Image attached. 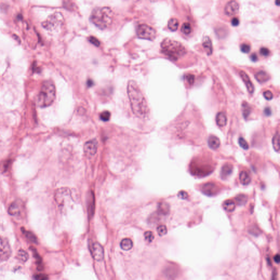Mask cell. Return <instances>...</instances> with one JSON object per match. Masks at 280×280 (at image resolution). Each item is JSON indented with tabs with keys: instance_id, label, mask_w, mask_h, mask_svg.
Segmentation results:
<instances>
[{
	"instance_id": "1",
	"label": "cell",
	"mask_w": 280,
	"mask_h": 280,
	"mask_svg": "<svg viewBox=\"0 0 280 280\" xmlns=\"http://www.w3.org/2000/svg\"><path fill=\"white\" fill-rule=\"evenodd\" d=\"M127 93L133 113L141 118H146L149 114V108L146 100L136 82L133 80L129 81Z\"/></svg>"
},
{
	"instance_id": "2",
	"label": "cell",
	"mask_w": 280,
	"mask_h": 280,
	"mask_svg": "<svg viewBox=\"0 0 280 280\" xmlns=\"http://www.w3.org/2000/svg\"><path fill=\"white\" fill-rule=\"evenodd\" d=\"M161 52L172 61H177L187 54L185 45L178 41L165 38L161 43Z\"/></svg>"
},
{
	"instance_id": "3",
	"label": "cell",
	"mask_w": 280,
	"mask_h": 280,
	"mask_svg": "<svg viewBox=\"0 0 280 280\" xmlns=\"http://www.w3.org/2000/svg\"><path fill=\"white\" fill-rule=\"evenodd\" d=\"M113 17V11L109 7H96L92 10L90 19L96 26L104 30L111 25Z\"/></svg>"
},
{
	"instance_id": "4",
	"label": "cell",
	"mask_w": 280,
	"mask_h": 280,
	"mask_svg": "<svg viewBox=\"0 0 280 280\" xmlns=\"http://www.w3.org/2000/svg\"><path fill=\"white\" fill-rule=\"evenodd\" d=\"M56 89L54 84L51 80L43 82L38 96V105L42 108L51 106L54 101Z\"/></svg>"
},
{
	"instance_id": "5",
	"label": "cell",
	"mask_w": 280,
	"mask_h": 280,
	"mask_svg": "<svg viewBox=\"0 0 280 280\" xmlns=\"http://www.w3.org/2000/svg\"><path fill=\"white\" fill-rule=\"evenodd\" d=\"M64 22V17L61 13H54L42 23L43 27L48 31H54L62 26Z\"/></svg>"
},
{
	"instance_id": "6",
	"label": "cell",
	"mask_w": 280,
	"mask_h": 280,
	"mask_svg": "<svg viewBox=\"0 0 280 280\" xmlns=\"http://www.w3.org/2000/svg\"><path fill=\"white\" fill-rule=\"evenodd\" d=\"M136 34L137 36L140 38L150 41L154 40L157 36L155 30L147 24L139 25L137 26Z\"/></svg>"
},
{
	"instance_id": "7",
	"label": "cell",
	"mask_w": 280,
	"mask_h": 280,
	"mask_svg": "<svg viewBox=\"0 0 280 280\" xmlns=\"http://www.w3.org/2000/svg\"><path fill=\"white\" fill-rule=\"evenodd\" d=\"M12 254V249L8 240L0 236V262L8 259Z\"/></svg>"
},
{
	"instance_id": "8",
	"label": "cell",
	"mask_w": 280,
	"mask_h": 280,
	"mask_svg": "<svg viewBox=\"0 0 280 280\" xmlns=\"http://www.w3.org/2000/svg\"><path fill=\"white\" fill-rule=\"evenodd\" d=\"M90 252L92 257L97 261L103 259L104 251L103 246L97 243H94L90 248Z\"/></svg>"
},
{
	"instance_id": "9",
	"label": "cell",
	"mask_w": 280,
	"mask_h": 280,
	"mask_svg": "<svg viewBox=\"0 0 280 280\" xmlns=\"http://www.w3.org/2000/svg\"><path fill=\"white\" fill-rule=\"evenodd\" d=\"M239 4L235 1H230L226 4L224 13L226 15L231 17L238 13L239 10Z\"/></svg>"
},
{
	"instance_id": "10",
	"label": "cell",
	"mask_w": 280,
	"mask_h": 280,
	"mask_svg": "<svg viewBox=\"0 0 280 280\" xmlns=\"http://www.w3.org/2000/svg\"><path fill=\"white\" fill-rule=\"evenodd\" d=\"M98 148V143L95 139L88 141L84 146V151L86 155L92 156L95 154Z\"/></svg>"
},
{
	"instance_id": "11",
	"label": "cell",
	"mask_w": 280,
	"mask_h": 280,
	"mask_svg": "<svg viewBox=\"0 0 280 280\" xmlns=\"http://www.w3.org/2000/svg\"><path fill=\"white\" fill-rule=\"evenodd\" d=\"M201 190L204 194L208 196H212L217 193L218 188L217 185L214 183L208 182L202 185Z\"/></svg>"
},
{
	"instance_id": "12",
	"label": "cell",
	"mask_w": 280,
	"mask_h": 280,
	"mask_svg": "<svg viewBox=\"0 0 280 280\" xmlns=\"http://www.w3.org/2000/svg\"><path fill=\"white\" fill-rule=\"evenodd\" d=\"M240 75L245 84H246V88L248 92L250 94H253L254 91V87L249 76L243 71H241L240 72Z\"/></svg>"
},
{
	"instance_id": "13",
	"label": "cell",
	"mask_w": 280,
	"mask_h": 280,
	"mask_svg": "<svg viewBox=\"0 0 280 280\" xmlns=\"http://www.w3.org/2000/svg\"><path fill=\"white\" fill-rule=\"evenodd\" d=\"M22 208V203L19 201H15L10 204L8 212L10 215H17L21 212Z\"/></svg>"
},
{
	"instance_id": "14",
	"label": "cell",
	"mask_w": 280,
	"mask_h": 280,
	"mask_svg": "<svg viewBox=\"0 0 280 280\" xmlns=\"http://www.w3.org/2000/svg\"><path fill=\"white\" fill-rule=\"evenodd\" d=\"M202 47L206 54L210 55L213 53V45L212 41L208 36H205L202 40Z\"/></svg>"
},
{
	"instance_id": "15",
	"label": "cell",
	"mask_w": 280,
	"mask_h": 280,
	"mask_svg": "<svg viewBox=\"0 0 280 280\" xmlns=\"http://www.w3.org/2000/svg\"><path fill=\"white\" fill-rule=\"evenodd\" d=\"M233 167L232 164H226L222 167L221 171V176L222 179H226L232 173Z\"/></svg>"
},
{
	"instance_id": "16",
	"label": "cell",
	"mask_w": 280,
	"mask_h": 280,
	"mask_svg": "<svg viewBox=\"0 0 280 280\" xmlns=\"http://www.w3.org/2000/svg\"><path fill=\"white\" fill-rule=\"evenodd\" d=\"M208 144L209 147L212 150H215L218 149L220 146V140L217 137L214 135H211L208 138Z\"/></svg>"
},
{
	"instance_id": "17",
	"label": "cell",
	"mask_w": 280,
	"mask_h": 280,
	"mask_svg": "<svg viewBox=\"0 0 280 280\" xmlns=\"http://www.w3.org/2000/svg\"><path fill=\"white\" fill-rule=\"evenodd\" d=\"M215 121L219 127H223L226 126L227 123V117L226 114L222 112H220L217 113L215 118Z\"/></svg>"
},
{
	"instance_id": "18",
	"label": "cell",
	"mask_w": 280,
	"mask_h": 280,
	"mask_svg": "<svg viewBox=\"0 0 280 280\" xmlns=\"http://www.w3.org/2000/svg\"><path fill=\"white\" fill-rule=\"evenodd\" d=\"M255 78L258 82H259L260 83H263L267 82L269 79L270 76L265 71H259L256 73Z\"/></svg>"
},
{
	"instance_id": "19",
	"label": "cell",
	"mask_w": 280,
	"mask_h": 280,
	"mask_svg": "<svg viewBox=\"0 0 280 280\" xmlns=\"http://www.w3.org/2000/svg\"><path fill=\"white\" fill-rule=\"evenodd\" d=\"M239 180L241 183L243 185H249L251 181L248 173L245 171H242L240 173Z\"/></svg>"
},
{
	"instance_id": "20",
	"label": "cell",
	"mask_w": 280,
	"mask_h": 280,
	"mask_svg": "<svg viewBox=\"0 0 280 280\" xmlns=\"http://www.w3.org/2000/svg\"><path fill=\"white\" fill-rule=\"evenodd\" d=\"M120 246V248L124 251H129L133 248V243L130 239L125 238L121 241Z\"/></svg>"
},
{
	"instance_id": "21",
	"label": "cell",
	"mask_w": 280,
	"mask_h": 280,
	"mask_svg": "<svg viewBox=\"0 0 280 280\" xmlns=\"http://www.w3.org/2000/svg\"><path fill=\"white\" fill-rule=\"evenodd\" d=\"M88 213L90 217H92L95 211V198L94 195L92 193L89 195L88 199Z\"/></svg>"
},
{
	"instance_id": "22",
	"label": "cell",
	"mask_w": 280,
	"mask_h": 280,
	"mask_svg": "<svg viewBox=\"0 0 280 280\" xmlns=\"http://www.w3.org/2000/svg\"><path fill=\"white\" fill-rule=\"evenodd\" d=\"M223 207L226 212H233L235 209V202L232 200H227L223 202Z\"/></svg>"
},
{
	"instance_id": "23",
	"label": "cell",
	"mask_w": 280,
	"mask_h": 280,
	"mask_svg": "<svg viewBox=\"0 0 280 280\" xmlns=\"http://www.w3.org/2000/svg\"><path fill=\"white\" fill-rule=\"evenodd\" d=\"M30 248L32 249V251L34 253V256L36 260V263L37 264L38 269L39 270H42L43 269V261L41 256L39 255V254L37 252V250L34 247H31Z\"/></svg>"
},
{
	"instance_id": "24",
	"label": "cell",
	"mask_w": 280,
	"mask_h": 280,
	"mask_svg": "<svg viewBox=\"0 0 280 280\" xmlns=\"http://www.w3.org/2000/svg\"><path fill=\"white\" fill-rule=\"evenodd\" d=\"M170 211L169 206L167 203L161 202L158 206V214L161 215H166Z\"/></svg>"
},
{
	"instance_id": "25",
	"label": "cell",
	"mask_w": 280,
	"mask_h": 280,
	"mask_svg": "<svg viewBox=\"0 0 280 280\" xmlns=\"http://www.w3.org/2000/svg\"><path fill=\"white\" fill-rule=\"evenodd\" d=\"M167 26L170 30L171 31H176L178 29L179 26V21L176 18H171L167 24Z\"/></svg>"
},
{
	"instance_id": "26",
	"label": "cell",
	"mask_w": 280,
	"mask_h": 280,
	"mask_svg": "<svg viewBox=\"0 0 280 280\" xmlns=\"http://www.w3.org/2000/svg\"><path fill=\"white\" fill-rule=\"evenodd\" d=\"M21 231H22V232H23V234L26 236V237L27 238V239L29 240L30 241H31V243H34L35 244L37 243V238L34 233H32L31 232H29V231L25 230L23 228L21 229Z\"/></svg>"
},
{
	"instance_id": "27",
	"label": "cell",
	"mask_w": 280,
	"mask_h": 280,
	"mask_svg": "<svg viewBox=\"0 0 280 280\" xmlns=\"http://www.w3.org/2000/svg\"><path fill=\"white\" fill-rule=\"evenodd\" d=\"M17 257L18 259L23 263L26 262L29 258L28 253L25 251H24V249H19L18 251Z\"/></svg>"
},
{
	"instance_id": "28",
	"label": "cell",
	"mask_w": 280,
	"mask_h": 280,
	"mask_svg": "<svg viewBox=\"0 0 280 280\" xmlns=\"http://www.w3.org/2000/svg\"><path fill=\"white\" fill-rule=\"evenodd\" d=\"M273 149L277 152L280 151V135L279 133H277L273 138Z\"/></svg>"
},
{
	"instance_id": "29",
	"label": "cell",
	"mask_w": 280,
	"mask_h": 280,
	"mask_svg": "<svg viewBox=\"0 0 280 280\" xmlns=\"http://www.w3.org/2000/svg\"><path fill=\"white\" fill-rule=\"evenodd\" d=\"M242 109H243V116L245 119H247L248 117L249 116L251 113V107L248 103H247L246 101H244L242 105Z\"/></svg>"
},
{
	"instance_id": "30",
	"label": "cell",
	"mask_w": 280,
	"mask_h": 280,
	"mask_svg": "<svg viewBox=\"0 0 280 280\" xmlns=\"http://www.w3.org/2000/svg\"><path fill=\"white\" fill-rule=\"evenodd\" d=\"M181 32L184 34H190L192 31L191 25L188 22L184 23L181 27Z\"/></svg>"
},
{
	"instance_id": "31",
	"label": "cell",
	"mask_w": 280,
	"mask_h": 280,
	"mask_svg": "<svg viewBox=\"0 0 280 280\" xmlns=\"http://www.w3.org/2000/svg\"><path fill=\"white\" fill-rule=\"evenodd\" d=\"M236 202L237 205H245L247 202V197L245 195H239L236 197Z\"/></svg>"
},
{
	"instance_id": "32",
	"label": "cell",
	"mask_w": 280,
	"mask_h": 280,
	"mask_svg": "<svg viewBox=\"0 0 280 280\" xmlns=\"http://www.w3.org/2000/svg\"><path fill=\"white\" fill-rule=\"evenodd\" d=\"M158 234L161 236L165 235L167 232V229L166 226L164 225H160L157 227Z\"/></svg>"
},
{
	"instance_id": "33",
	"label": "cell",
	"mask_w": 280,
	"mask_h": 280,
	"mask_svg": "<svg viewBox=\"0 0 280 280\" xmlns=\"http://www.w3.org/2000/svg\"><path fill=\"white\" fill-rule=\"evenodd\" d=\"M100 119L103 122H107L111 118V113L108 111H105L101 113L100 115Z\"/></svg>"
},
{
	"instance_id": "34",
	"label": "cell",
	"mask_w": 280,
	"mask_h": 280,
	"mask_svg": "<svg viewBox=\"0 0 280 280\" xmlns=\"http://www.w3.org/2000/svg\"><path fill=\"white\" fill-rule=\"evenodd\" d=\"M144 236L145 240L148 243H151L153 241L154 239V235L153 233L150 231H147L144 232Z\"/></svg>"
},
{
	"instance_id": "35",
	"label": "cell",
	"mask_w": 280,
	"mask_h": 280,
	"mask_svg": "<svg viewBox=\"0 0 280 280\" xmlns=\"http://www.w3.org/2000/svg\"><path fill=\"white\" fill-rule=\"evenodd\" d=\"M63 6L68 10H75V4L71 1H64L63 2Z\"/></svg>"
},
{
	"instance_id": "36",
	"label": "cell",
	"mask_w": 280,
	"mask_h": 280,
	"mask_svg": "<svg viewBox=\"0 0 280 280\" xmlns=\"http://www.w3.org/2000/svg\"><path fill=\"white\" fill-rule=\"evenodd\" d=\"M239 144L240 147L245 150H247L249 148V145L247 142L246 140H245L243 137H240L239 140Z\"/></svg>"
},
{
	"instance_id": "37",
	"label": "cell",
	"mask_w": 280,
	"mask_h": 280,
	"mask_svg": "<svg viewBox=\"0 0 280 280\" xmlns=\"http://www.w3.org/2000/svg\"><path fill=\"white\" fill-rule=\"evenodd\" d=\"M240 50L243 53H248L251 51V47L249 45L243 43L240 45Z\"/></svg>"
},
{
	"instance_id": "38",
	"label": "cell",
	"mask_w": 280,
	"mask_h": 280,
	"mask_svg": "<svg viewBox=\"0 0 280 280\" xmlns=\"http://www.w3.org/2000/svg\"><path fill=\"white\" fill-rule=\"evenodd\" d=\"M185 80L189 85H193L195 81V75L191 74H188L185 75Z\"/></svg>"
},
{
	"instance_id": "39",
	"label": "cell",
	"mask_w": 280,
	"mask_h": 280,
	"mask_svg": "<svg viewBox=\"0 0 280 280\" xmlns=\"http://www.w3.org/2000/svg\"><path fill=\"white\" fill-rule=\"evenodd\" d=\"M88 41L91 43H92V45H95V46H99L100 45V41H99V40L97 38H96L95 37H94V36H90L88 38Z\"/></svg>"
},
{
	"instance_id": "40",
	"label": "cell",
	"mask_w": 280,
	"mask_h": 280,
	"mask_svg": "<svg viewBox=\"0 0 280 280\" xmlns=\"http://www.w3.org/2000/svg\"><path fill=\"white\" fill-rule=\"evenodd\" d=\"M263 96L264 98L267 100H271L273 98V94L270 90H267L263 92Z\"/></svg>"
},
{
	"instance_id": "41",
	"label": "cell",
	"mask_w": 280,
	"mask_h": 280,
	"mask_svg": "<svg viewBox=\"0 0 280 280\" xmlns=\"http://www.w3.org/2000/svg\"><path fill=\"white\" fill-rule=\"evenodd\" d=\"M260 53L263 56L267 57L270 54V51L268 48L263 47L260 49Z\"/></svg>"
},
{
	"instance_id": "42",
	"label": "cell",
	"mask_w": 280,
	"mask_h": 280,
	"mask_svg": "<svg viewBox=\"0 0 280 280\" xmlns=\"http://www.w3.org/2000/svg\"><path fill=\"white\" fill-rule=\"evenodd\" d=\"M35 279L36 280H48V277L45 274H38L35 275Z\"/></svg>"
},
{
	"instance_id": "43",
	"label": "cell",
	"mask_w": 280,
	"mask_h": 280,
	"mask_svg": "<svg viewBox=\"0 0 280 280\" xmlns=\"http://www.w3.org/2000/svg\"><path fill=\"white\" fill-rule=\"evenodd\" d=\"M178 196L180 198L182 199H186L188 198V193L185 191H180L178 193Z\"/></svg>"
},
{
	"instance_id": "44",
	"label": "cell",
	"mask_w": 280,
	"mask_h": 280,
	"mask_svg": "<svg viewBox=\"0 0 280 280\" xmlns=\"http://www.w3.org/2000/svg\"><path fill=\"white\" fill-rule=\"evenodd\" d=\"M231 24L233 26H237L240 24L239 19L237 18H234L231 21Z\"/></svg>"
},
{
	"instance_id": "45",
	"label": "cell",
	"mask_w": 280,
	"mask_h": 280,
	"mask_svg": "<svg viewBox=\"0 0 280 280\" xmlns=\"http://www.w3.org/2000/svg\"><path fill=\"white\" fill-rule=\"evenodd\" d=\"M271 280H278V273L276 269H274L272 274V279Z\"/></svg>"
},
{
	"instance_id": "46",
	"label": "cell",
	"mask_w": 280,
	"mask_h": 280,
	"mask_svg": "<svg viewBox=\"0 0 280 280\" xmlns=\"http://www.w3.org/2000/svg\"><path fill=\"white\" fill-rule=\"evenodd\" d=\"M250 58H251V60L253 62H256L258 60V56L255 53H253L251 55Z\"/></svg>"
},
{
	"instance_id": "47",
	"label": "cell",
	"mask_w": 280,
	"mask_h": 280,
	"mask_svg": "<svg viewBox=\"0 0 280 280\" xmlns=\"http://www.w3.org/2000/svg\"><path fill=\"white\" fill-rule=\"evenodd\" d=\"M264 113L267 116H269L271 114V111L269 107H267L264 110Z\"/></svg>"
},
{
	"instance_id": "48",
	"label": "cell",
	"mask_w": 280,
	"mask_h": 280,
	"mask_svg": "<svg viewBox=\"0 0 280 280\" xmlns=\"http://www.w3.org/2000/svg\"><path fill=\"white\" fill-rule=\"evenodd\" d=\"M280 257L279 254H276L275 255V257H274V261L276 262V263L279 264V262H280Z\"/></svg>"
},
{
	"instance_id": "49",
	"label": "cell",
	"mask_w": 280,
	"mask_h": 280,
	"mask_svg": "<svg viewBox=\"0 0 280 280\" xmlns=\"http://www.w3.org/2000/svg\"><path fill=\"white\" fill-rule=\"evenodd\" d=\"M13 37L14 38V39L16 40V41H18L19 42H21L20 38H19V37L18 36H17L16 34H13Z\"/></svg>"
},
{
	"instance_id": "50",
	"label": "cell",
	"mask_w": 280,
	"mask_h": 280,
	"mask_svg": "<svg viewBox=\"0 0 280 280\" xmlns=\"http://www.w3.org/2000/svg\"><path fill=\"white\" fill-rule=\"evenodd\" d=\"M275 4H277V5L279 6V5H280V2H279L278 1H275Z\"/></svg>"
}]
</instances>
